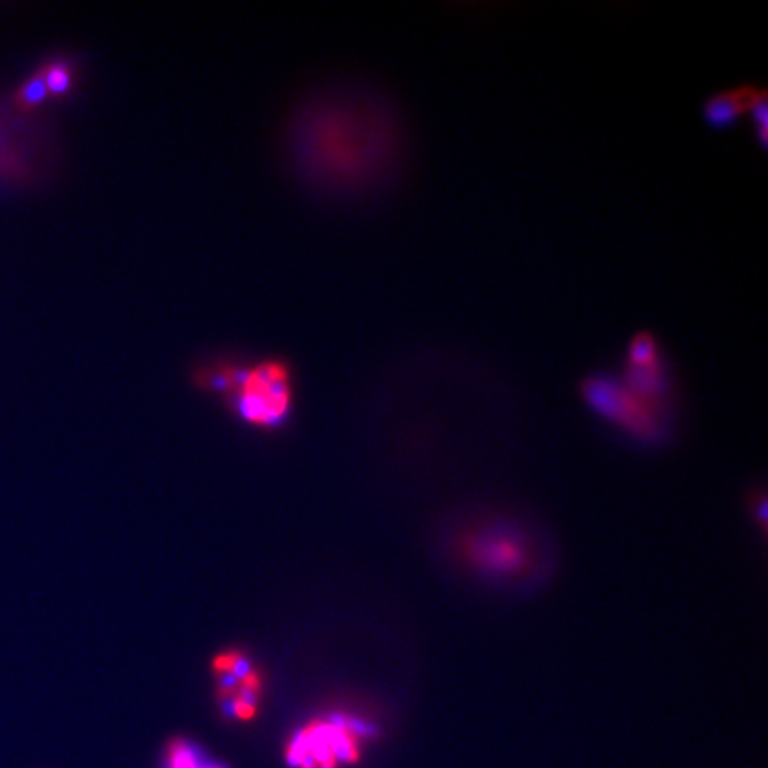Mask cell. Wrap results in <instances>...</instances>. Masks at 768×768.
<instances>
[{
	"label": "cell",
	"mask_w": 768,
	"mask_h": 768,
	"mask_svg": "<svg viewBox=\"0 0 768 768\" xmlns=\"http://www.w3.org/2000/svg\"><path fill=\"white\" fill-rule=\"evenodd\" d=\"M283 155L297 182L329 198H354L392 180L404 157V130L374 89L331 84L292 109Z\"/></svg>",
	"instance_id": "obj_1"
},
{
	"label": "cell",
	"mask_w": 768,
	"mask_h": 768,
	"mask_svg": "<svg viewBox=\"0 0 768 768\" xmlns=\"http://www.w3.org/2000/svg\"><path fill=\"white\" fill-rule=\"evenodd\" d=\"M580 392L585 404L596 415L619 425L635 438L651 441L660 436L664 409L656 408L630 392L621 377L608 374L585 377Z\"/></svg>",
	"instance_id": "obj_2"
},
{
	"label": "cell",
	"mask_w": 768,
	"mask_h": 768,
	"mask_svg": "<svg viewBox=\"0 0 768 768\" xmlns=\"http://www.w3.org/2000/svg\"><path fill=\"white\" fill-rule=\"evenodd\" d=\"M224 386L237 392L240 413L249 422L276 424L287 413L290 404L288 368L281 361H264L249 370L223 372Z\"/></svg>",
	"instance_id": "obj_3"
},
{
	"label": "cell",
	"mask_w": 768,
	"mask_h": 768,
	"mask_svg": "<svg viewBox=\"0 0 768 768\" xmlns=\"http://www.w3.org/2000/svg\"><path fill=\"white\" fill-rule=\"evenodd\" d=\"M363 729L356 720H317L301 729L287 749L288 763L297 768H336L358 760Z\"/></svg>",
	"instance_id": "obj_4"
},
{
	"label": "cell",
	"mask_w": 768,
	"mask_h": 768,
	"mask_svg": "<svg viewBox=\"0 0 768 768\" xmlns=\"http://www.w3.org/2000/svg\"><path fill=\"white\" fill-rule=\"evenodd\" d=\"M464 555L472 568L491 576H511L525 571L530 553L525 541L509 530H482L464 541Z\"/></svg>",
	"instance_id": "obj_5"
},
{
	"label": "cell",
	"mask_w": 768,
	"mask_h": 768,
	"mask_svg": "<svg viewBox=\"0 0 768 768\" xmlns=\"http://www.w3.org/2000/svg\"><path fill=\"white\" fill-rule=\"evenodd\" d=\"M767 96V91L754 84H740L720 89L708 96L701 107L704 121L713 128L729 127L752 111V107Z\"/></svg>",
	"instance_id": "obj_6"
},
{
	"label": "cell",
	"mask_w": 768,
	"mask_h": 768,
	"mask_svg": "<svg viewBox=\"0 0 768 768\" xmlns=\"http://www.w3.org/2000/svg\"><path fill=\"white\" fill-rule=\"evenodd\" d=\"M207 760L196 745L187 740H175L169 744L164 768H203Z\"/></svg>",
	"instance_id": "obj_7"
},
{
	"label": "cell",
	"mask_w": 768,
	"mask_h": 768,
	"mask_svg": "<svg viewBox=\"0 0 768 768\" xmlns=\"http://www.w3.org/2000/svg\"><path fill=\"white\" fill-rule=\"evenodd\" d=\"M43 80H45L47 91L61 95V93H64L66 89H70V86H72V72L64 64H54V66L47 68V73L43 75Z\"/></svg>",
	"instance_id": "obj_8"
},
{
	"label": "cell",
	"mask_w": 768,
	"mask_h": 768,
	"mask_svg": "<svg viewBox=\"0 0 768 768\" xmlns=\"http://www.w3.org/2000/svg\"><path fill=\"white\" fill-rule=\"evenodd\" d=\"M47 95V86H45V80L43 77H36L32 79L27 86H25L22 98H24L27 104H38L40 100H43Z\"/></svg>",
	"instance_id": "obj_9"
},
{
	"label": "cell",
	"mask_w": 768,
	"mask_h": 768,
	"mask_svg": "<svg viewBox=\"0 0 768 768\" xmlns=\"http://www.w3.org/2000/svg\"><path fill=\"white\" fill-rule=\"evenodd\" d=\"M203 768H228V767H224V765H221V763H217V761L207 760V763H205V767Z\"/></svg>",
	"instance_id": "obj_10"
}]
</instances>
